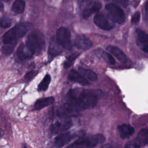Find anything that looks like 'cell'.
I'll list each match as a JSON object with an SVG mask.
<instances>
[{
    "mask_svg": "<svg viewBox=\"0 0 148 148\" xmlns=\"http://www.w3.org/2000/svg\"><path fill=\"white\" fill-rule=\"evenodd\" d=\"M25 44L34 54L40 53L45 46L43 36L38 31H33L28 35Z\"/></svg>",
    "mask_w": 148,
    "mask_h": 148,
    "instance_id": "3",
    "label": "cell"
},
{
    "mask_svg": "<svg viewBox=\"0 0 148 148\" xmlns=\"http://www.w3.org/2000/svg\"><path fill=\"white\" fill-rule=\"evenodd\" d=\"M12 24L11 21L8 18H4L0 20V27L2 28H6L9 27Z\"/></svg>",
    "mask_w": 148,
    "mask_h": 148,
    "instance_id": "27",
    "label": "cell"
},
{
    "mask_svg": "<svg viewBox=\"0 0 148 148\" xmlns=\"http://www.w3.org/2000/svg\"><path fill=\"white\" fill-rule=\"evenodd\" d=\"M117 148H119V147H117Z\"/></svg>",
    "mask_w": 148,
    "mask_h": 148,
    "instance_id": "35",
    "label": "cell"
},
{
    "mask_svg": "<svg viewBox=\"0 0 148 148\" xmlns=\"http://www.w3.org/2000/svg\"><path fill=\"white\" fill-rule=\"evenodd\" d=\"M60 46H61L58 43L57 40L56 41H51L50 45L49 50V54L52 56H55L60 54L61 51Z\"/></svg>",
    "mask_w": 148,
    "mask_h": 148,
    "instance_id": "21",
    "label": "cell"
},
{
    "mask_svg": "<svg viewBox=\"0 0 148 148\" xmlns=\"http://www.w3.org/2000/svg\"><path fill=\"white\" fill-rule=\"evenodd\" d=\"M56 40L62 47L67 50L71 49L72 43L69 29L64 27L59 28L56 33Z\"/></svg>",
    "mask_w": 148,
    "mask_h": 148,
    "instance_id": "7",
    "label": "cell"
},
{
    "mask_svg": "<svg viewBox=\"0 0 148 148\" xmlns=\"http://www.w3.org/2000/svg\"><path fill=\"white\" fill-rule=\"evenodd\" d=\"M68 79L72 82H76L84 86H87L90 84L87 79L75 69H72L70 71L68 75Z\"/></svg>",
    "mask_w": 148,
    "mask_h": 148,
    "instance_id": "13",
    "label": "cell"
},
{
    "mask_svg": "<svg viewBox=\"0 0 148 148\" xmlns=\"http://www.w3.org/2000/svg\"><path fill=\"white\" fill-rule=\"evenodd\" d=\"M140 19V13L137 12H135L131 17V22L132 23H138Z\"/></svg>",
    "mask_w": 148,
    "mask_h": 148,
    "instance_id": "28",
    "label": "cell"
},
{
    "mask_svg": "<svg viewBox=\"0 0 148 148\" xmlns=\"http://www.w3.org/2000/svg\"><path fill=\"white\" fill-rule=\"evenodd\" d=\"M66 148H82L81 147H79V146H76L75 145H73V143H71L70 145H69Z\"/></svg>",
    "mask_w": 148,
    "mask_h": 148,
    "instance_id": "32",
    "label": "cell"
},
{
    "mask_svg": "<svg viewBox=\"0 0 148 148\" xmlns=\"http://www.w3.org/2000/svg\"><path fill=\"white\" fill-rule=\"evenodd\" d=\"M102 57L109 64H115V60L114 58L108 53L106 52H102Z\"/></svg>",
    "mask_w": 148,
    "mask_h": 148,
    "instance_id": "25",
    "label": "cell"
},
{
    "mask_svg": "<svg viewBox=\"0 0 148 148\" xmlns=\"http://www.w3.org/2000/svg\"><path fill=\"white\" fill-rule=\"evenodd\" d=\"M107 50L116 57L120 62L123 63H127L128 61L127 57L124 53L119 47L114 46H108L106 48Z\"/></svg>",
    "mask_w": 148,
    "mask_h": 148,
    "instance_id": "15",
    "label": "cell"
},
{
    "mask_svg": "<svg viewBox=\"0 0 148 148\" xmlns=\"http://www.w3.org/2000/svg\"><path fill=\"white\" fill-rule=\"evenodd\" d=\"M25 6V3L24 0H15L13 3L12 9L14 13L20 14L24 12Z\"/></svg>",
    "mask_w": 148,
    "mask_h": 148,
    "instance_id": "20",
    "label": "cell"
},
{
    "mask_svg": "<svg viewBox=\"0 0 148 148\" xmlns=\"http://www.w3.org/2000/svg\"><path fill=\"white\" fill-rule=\"evenodd\" d=\"M51 81V77L49 75L47 74L45 75L42 82L38 86L39 91H45L47 89L50 82Z\"/></svg>",
    "mask_w": 148,
    "mask_h": 148,
    "instance_id": "23",
    "label": "cell"
},
{
    "mask_svg": "<svg viewBox=\"0 0 148 148\" xmlns=\"http://www.w3.org/2000/svg\"><path fill=\"white\" fill-rule=\"evenodd\" d=\"M94 23L97 26L103 30H110L113 28L112 25L101 14H98L94 16Z\"/></svg>",
    "mask_w": 148,
    "mask_h": 148,
    "instance_id": "11",
    "label": "cell"
},
{
    "mask_svg": "<svg viewBox=\"0 0 148 148\" xmlns=\"http://www.w3.org/2000/svg\"><path fill=\"white\" fill-rule=\"evenodd\" d=\"M17 43V40L3 44L2 47V51L5 55L10 54L14 49Z\"/></svg>",
    "mask_w": 148,
    "mask_h": 148,
    "instance_id": "22",
    "label": "cell"
},
{
    "mask_svg": "<svg viewBox=\"0 0 148 148\" xmlns=\"http://www.w3.org/2000/svg\"><path fill=\"white\" fill-rule=\"evenodd\" d=\"M135 142L140 147L144 146L148 143V130L142 129L140 130Z\"/></svg>",
    "mask_w": 148,
    "mask_h": 148,
    "instance_id": "17",
    "label": "cell"
},
{
    "mask_svg": "<svg viewBox=\"0 0 148 148\" xmlns=\"http://www.w3.org/2000/svg\"><path fill=\"white\" fill-rule=\"evenodd\" d=\"M31 24L29 23H21L7 31L3 35V44L17 40L27 32Z\"/></svg>",
    "mask_w": 148,
    "mask_h": 148,
    "instance_id": "2",
    "label": "cell"
},
{
    "mask_svg": "<svg viewBox=\"0 0 148 148\" xmlns=\"http://www.w3.org/2000/svg\"><path fill=\"white\" fill-rule=\"evenodd\" d=\"M105 10L108 17L114 23L122 24L125 20V13L117 5L109 3L105 6Z\"/></svg>",
    "mask_w": 148,
    "mask_h": 148,
    "instance_id": "5",
    "label": "cell"
},
{
    "mask_svg": "<svg viewBox=\"0 0 148 148\" xmlns=\"http://www.w3.org/2000/svg\"><path fill=\"white\" fill-rule=\"evenodd\" d=\"M54 98L53 97H49L41 98L37 100L35 102L34 104V108L35 109L39 110L52 104L54 102Z\"/></svg>",
    "mask_w": 148,
    "mask_h": 148,
    "instance_id": "18",
    "label": "cell"
},
{
    "mask_svg": "<svg viewBox=\"0 0 148 148\" xmlns=\"http://www.w3.org/2000/svg\"><path fill=\"white\" fill-rule=\"evenodd\" d=\"M75 45L82 50H87L92 46L91 41L84 35H79L76 37L75 40Z\"/></svg>",
    "mask_w": 148,
    "mask_h": 148,
    "instance_id": "14",
    "label": "cell"
},
{
    "mask_svg": "<svg viewBox=\"0 0 148 148\" xmlns=\"http://www.w3.org/2000/svg\"><path fill=\"white\" fill-rule=\"evenodd\" d=\"M124 148H140L135 142L128 143Z\"/></svg>",
    "mask_w": 148,
    "mask_h": 148,
    "instance_id": "30",
    "label": "cell"
},
{
    "mask_svg": "<svg viewBox=\"0 0 148 148\" xmlns=\"http://www.w3.org/2000/svg\"><path fill=\"white\" fill-rule=\"evenodd\" d=\"M145 14H146V18L147 19H148V1L145 3Z\"/></svg>",
    "mask_w": 148,
    "mask_h": 148,
    "instance_id": "31",
    "label": "cell"
},
{
    "mask_svg": "<svg viewBox=\"0 0 148 148\" xmlns=\"http://www.w3.org/2000/svg\"><path fill=\"white\" fill-rule=\"evenodd\" d=\"M78 54H72L70 55L66 60V61L64 62V66L65 68H68L71 66V65L73 64V61L75 60V59L77 57Z\"/></svg>",
    "mask_w": 148,
    "mask_h": 148,
    "instance_id": "24",
    "label": "cell"
},
{
    "mask_svg": "<svg viewBox=\"0 0 148 148\" xmlns=\"http://www.w3.org/2000/svg\"><path fill=\"white\" fill-rule=\"evenodd\" d=\"M79 6L83 11V17L87 18L92 14L98 12L101 8V3L92 0H79Z\"/></svg>",
    "mask_w": 148,
    "mask_h": 148,
    "instance_id": "6",
    "label": "cell"
},
{
    "mask_svg": "<svg viewBox=\"0 0 148 148\" xmlns=\"http://www.w3.org/2000/svg\"><path fill=\"white\" fill-rule=\"evenodd\" d=\"M37 73H38V72L35 71L27 72L24 76V80L26 81H30L34 78V77L36 75Z\"/></svg>",
    "mask_w": 148,
    "mask_h": 148,
    "instance_id": "26",
    "label": "cell"
},
{
    "mask_svg": "<svg viewBox=\"0 0 148 148\" xmlns=\"http://www.w3.org/2000/svg\"><path fill=\"white\" fill-rule=\"evenodd\" d=\"M136 34L138 46L142 51L148 53V34L139 28L136 29Z\"/></svg>",
    "mask_w": 148,
    "mask_h": 148,
    "instance_id": "9",
    "label": "cell"
},
{
    "mask_svg": "<svg viewBox=\"0 0 148 148\" xmlns=\"http://www.w3.org/2000/svg\"><path fill=\"white\" fill-rule=\"evenodd\" d=\"M105 140V137L101 135H91L82 136L72 143L82 148H92L98 143H101Z\"/></svg>",
    "mask_w": 148,
    "mask_h": 148,
    "instance_id": "4",
    "label": "cell"
},
{
    "mask_svg": "<svg viewBox=\"0 0 148 148\" xmlns=\"http://www.w3.org/2000/svg\"><path fill=\"white\" fill-rule=\"evenodd\" d=\"M79 136L77 133L71 134L70 132L62 133L58 135L54 139V145L58 147H61L68 143L70 140Z\"/></svg>",
    "mask_w": 148,
    "mask_h": 148,
    "instance_id": "10",
    "label": "cell"
},
{
    "mask_svg": "<svg viewBox=\"0 0 148 148\" xmlns=\"http://www.w3.org/2000/svg\"><path fill=\"white\" fill-rule=\"evenodd\" d=\"M72 124V121L71 119H65L58 121L50 126V131L53 134H59L69 129Z\"/></svg>",
    "mask_w": 148,
    "mask_h": 148,
    "instance_id": "8",
    "label": "cell"
},
{
    "mask_svg": "<svg viewBox=\"0 0 148 148\" xmlns=\"http://www.w3.org/2000/svg\"><path fill=\"white\" fill-rule=\"evenodd\" d=\"M34 53L29 49L26 44L21 43L17 50V56L21 60H25L32 57Z\"/></svg>",
    "mask_w": 148,
    "mask_h": 148,
    "instance_id": "12",
    "label": "cell"
},
{
    "mask_svg": "<svg viewBox=\"0 0 148 148\" xmlns=\"http://www.w3.org/2000/svg\"><path fill=\"white\" fill-rule=\"evenodd\" d=\"M79 73L82 75L86 79L87 78L88 80L94 82L98 79V76L97 74L93 72L92 71L88 69H84L82 67L79 68Z\"/></svg>",
    "mask_w": 148,
    "mask_h": 148,
    "instance_id": "19",
    "label": "cell"
},
{
    "mask_svg": "<svg viewBox=\"0 0 148 148\" xmlns=\"http://www.w3.org/2000/svg\"><path fill=\"white\" fill-rule=\"evenodd\" d=\"M119 135L122 139H125L131 136L134 132V128L129 124H123L118 127Z\"/></svg>",
    "mask_w": 148,
    "mask_h": 148,
    "instance_id": "16",
    "label": "cell"
},
{
    "mask_svg": "<svg viewBox=\"0 0 148 148\" xmlns=\"http://www.w3.org/2000/svg\"><path fill=\"white\" fill-rule=\"evenodd\" d=\"M3 9V5L2 3L0 2V10H1Z\"/></svg>",
    "mask_w": 148,
    "mask_h": 148,
    "instance_id": "33",
    "label": "cell"
},
{
    "mask_svg": "<svg viewBox=\"0 0 148 148\" xmlns=\"http://www.w3.org/2000/svg\"><path fill=\"white\" fill-rule=\"evenodd\" d=\"M100 92L98 91L75 88L70 90L67 93L64 105L73 114L94 107L98 101Z\"/></svg>",
    "mask_w": 148,
    "mask_h": 148,
    "instance_id": "1",
    "label": "cell"
},
{
    "mask_svg": "<svg viewBox=\"0 0 148 148\" xmlns=\"http://www.w3.org/2000/svg\"><path fill=\"white\" fill-rule=\"evenodd\" d=\"M3 1H5V2H8V1H9L10 0H3Z\"/></svg>",
    "mask_w": 148,
    "mask_h": 148,
    "instance_id": "34",
    "label": "cell"
},
{
    "mask_svg": "<svg viewBox=\"0 0 148 148\" xmlns=\"http://www.w3.org/2000/svg\"><path fill=\"white\" fill-rule=\"evenodd\" d=\"M106 1H111L113 2L119 4L123 7H126L128 5V1L127 0H106Z\"/></svg>",
    "mask_w": 148,
    "mask_h": 148,
    "instance_id": "29",
    "label": "cell"
}]
</instances>
